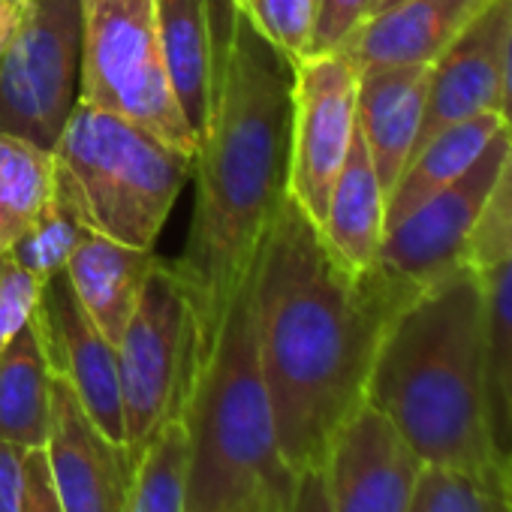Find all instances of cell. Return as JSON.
Returning a JSON list of instances; mask_svg holds the SVG:
<instances>
[{
	"mask_svg": "<svg viewBox=\"0 0 512 512\" xmlns=\"http://www.w3.org/2000/svg\"><path fill=\"white\" fill-rule=\"evenodd\" d=\"M241 4H244V0H241Z\"/></svg>",
	"mask_w": 512,
	"mask_h": 512,
	"instance_id": "cell-38",
	"label": "cell"
},
{
	"mask_svg": "<svg viewBox=\"0 0 512 512\" xmlns=\"http://www.w3.org/2000/svg\"><path fill=\"white\" fill-rule=\"evenodd\" d=\"M79 103L124 115L196 157V136L181 115L163 64L157 0H82Z\"/></svg>",
	"mask_w": 512,
	"mask_h": 512,
	"instance_id": "cell-6",
	"label": "cell"
},
{
	"mask_svg": "<svg viewBox=\"0 0 512 512\" xmlns=\"http://www.w3.org/2000/svg\"><path fill=\"white\" fill-rule=\"evenodd\" d=\"M115 350L124 449L136 461L157 428L181 413L202 350L193 305L169 263L157 260L148 272L139 305Z\"/></svg>",
	"mask_w": 512,
	"mask_h": 512,
	"instance_id": "cell-7",
	"label": "cell"
},
{
	"mask_svg": "<svg viewBox=\"0 0 512 512\" xmlns=\"http://www.w3.org/2000/svg\"><path fill=\"white\" fill-rule=\"evenodd\" d=\"M293 82V61L253 25L241 4L211 121L196 148L190 232L169 263L193 305L202 347L253 269L287 196Z\"/></svg>",
	"mask_w": 512,
	"mask_h": 512,
	"instance_id": "cell-2",
	"label": "cell"
},
{
	"mask_svg": "<svg viewBox=\"0 0 512 512\" xmlns=\"http://www.w3.org/2000/svg\"><path fill=\"white\" fill-rule=\"evenodd\" d=\"M55 377H64L88 416L124 446V404L118 380V350L79 305L64 272L43 284L31 317Z\"/></svg>",
	"mask_w": 512,
	"mask_h": 512,
	"instance_id": "cell-11",
	"label": "cell"
},
{
	"mask_svg": "<svg viewBox=\"0 0 512 512\" xmlns=\"http://www.w3.org/2000/svg\"><path fill=\"white\" fill-rule=\"evenodd\" d=\"M157 31L172 94L199 145L211 121L229 40L217 28L211 0H157Z\"/></svg>",
	"mask_w": 512,
	"mask_h": 512,
	"instance_id": "cell-16",
	"label": "cell"
},
{
	"mask_svg": "<svg viewBox=\"0 0 512 512\" xmlns=\"http://www.w3.org/2000/svg\"><path fill=\"white\" fill-rule=\"evenodd\" d=\"M46 461L67 512H121L133 461L82 407L64 377L52 374V413L46 437Z\"/></svg>",
	"mask_w": 512,
	"mask_h": 512,
	"instance_id": "cell-13",
	"label": "cell"
},
{
	"mask_svg": "<svg viewBox=\"0 0 512 512\" xmlns=\"http://www.w3.org/2000/svg\"><path fill=\"white\" fill-rule=\"evenodd\" d=\"M509 142L512 130L503 127L485 154L455 184L437 190L383 232L374 269L389 284L413 296L467 266L473 229Z\"/></svg>",
	"mask_w": 512,
	"mask_h": 512,
	"instance_id": "cell-9",
	"label": "cell"
},
{
	"mask_svg": "<svg viewBox=\"0 0 512 512\" xmlns=\"http://www.w3.org/2000/svg\"><path fill=\"white\" fill-rule=\"evenodd\" d=\"M293 70L296 82L287 193L317 226H323L332 187L344 169L356 133L359 70L341 49L302 55Z\"/></svg>",
	"mask_w": 512,
	"mask_h": 512,
	"instance_id": "cell-10",
	"label": "cell"
},
{
	"mask_svg": "<svg viewBox=\"0 0 512 512\" xmlns=\"http://www.w3.org/2000/svg\"><path fill=\"white\" fill-rule=\"evenodd\" d=\"M395 4H401V0H374L371 16H374V13H380V10H389V7H395Z\"/></svg>",
	"mask_w": 512,
	"mask_h": 512,
	"instance_id": "cell-37",
	"label": "cell"
},
{
	"mask_svg": "<svg viewBox=\"0 0 512 512\" xmlns=\"http://www.w3.org/2000/svg\"><path fill=\"white\" fill-rule=\"evenodd\" d=\"M22 512H67L61 497H58V488H55V479H52V470H49L43 449H28Z\"/></svg>",
	"mask_w": 512,
	"mask_h": 512,
	"instance_id": "cell-31",
	"label": "cell"
},
{
	"mask_svg": "<svg viewBox=\"0 0 512 512\" xmlns=\"http://www.w3.org/2000/svg\"><path fill=\"white\" fill-rule=\"evenodd\" d=\"M491 0H401L368 16L341 46L353 67H431L485 10Z\"/></svg>",
	"mask_w": 512,
	"mask_h": 512,
	"instance_id": "cell-15",
	"label": "cell"
},
{
	"mask_svg": "<svg viewBox=\"0 0 512 512\" xmlns=\"http://www.w3.org/2000/svg\"><path fill=\"white\" fill-rule=\"evenodd\" d=\"M365 401L392 422L425 467L497 479L479 272L464 266L422 287L392 314Z\"/></svg>",
	"mask_w": 512,
	"mask_h": 512,
	"instance_id": "cell-3",
	"label": "cell"
},
{
	"mask_svg": "<svg viewBox=\"0 0 512 512\" xmlns=\"http://www.w3.org/2000/svg\"><path fill=\"white\" fill-rule=\"evenodd\" d=\"M43 296V281L16 263L7 250L0 253V347H7L16 332H22Z\"/></svg>",
	"mask_w": 512,
	"mask_h": 512,
	"instance_id": "cell-29",
	"label": "cell"
},
{
	"mask_svg": "<svg viewBox=\"0 0 512 512\" xmlns=\"http://www.w3.org/2000/svg\"><path fill=\"white\" fill-rule=\"evenodd\" d=\"M244 10L293 64L308 55L317 0H244Z\"/></svg>",
	"mask_w": 512,
	"mask_h": 512,
	"instance_id": "cell-28",
	"label": "cell"
},
{
	"mask_svg": "<svg viewBox=\"0 0 512 512\" xmlns=\"http://www.w3.org/2000/svg\"><path fill=\"white\" fill-rule=\"evenodd\" d=\"M187 509V431L181 413L166 419L133 461V479L121 512Z\"/></svg>",
	"mask_w": 512,
	"mask_h": 512,
	"instance_id": "cell-23",
	"label": "cell"
},
{
	"mask_svg": "<svg viewBox=\"0 0 512 512\" xmlns=\"http://www.w3.org/2000/svg\"><path fill=\"white\" fill-rule=\"evenodd\" d=\"M82 91V0H31L0 55V133L55 148Z\"/></svg>",
	"mask_w": 512,
	"mask_h": 512,
	"instance_id": "cell-8",
	"label": "cell"
},
{
	"mask_svg": "<svg viewBox=\"0 0 512 512\" xmlns=\"http://www.w3.org/2000/svg\"><path fill=\"white\" fill-rule=\"evenodd\" d=\"M503 127L506 121L500 112H485L434 133L422 148H416L386 199V229L437 190L455 184L485 154Z\"/></svg>",
	"mask_w": 512,
	"mask_h": 512,
	"instance_id": "cell-20",
	"label": "cell"
},
{
	"mask_svg": "<svg viewBox=\"0 0 512 512\" xmlns=\"http://www.w3.org/2000/svg\"><path fill=\"white\" fill-rule=\"evenodd\" d=\"M287 512H332L323 464H314V467H305L296 473V485H293Z\"/></svg>",
	"mask_w": 512,
	"mask_h": 512,
	"instance_id": "cell-33",
	"label": "cell"
},
{
	"mask_svg": "<svg viewBox=\"0 0 512 512\" xmlns=\"http://www.w3.org/2000/svg\"><path fill=\"white\" fill-rule=\"evenodd\" d=\"M371 7H374V0H317L308 55L341 49L344 40L371 16Z\"/></svg>",
	"mask_w": 512,
	"mask_h": 512,
	"instance_id": "cell-30",
	"label": "cell"
},
{
	"mask_svg": "<svg viewBox=\"0 0 512 512\" xmlns=\"http://www.w3.org/2000/svg\"><path fill=\"white\" fill-rule=\"evenodd\" d=\"M410 512H512L497 479L449 467H422Z\"/></svg>",
	"mask_w": 512,
	"mask_h": 512,
	"instance_id": "cell-26",
	"label": "cell"
},
{
	"mask_svg": "<svg viewBox=\"0 0 512 512\" xmlns=\"http://www.w3.org/2000/svg\"><path fill=\"white\" fill-rule=\"evenodd\" d=\"M28 10H31V0H0V55L13 43Z\"/></svg>",
	"mask_w": 512,
	"mask_h": 512,
	"instance_id": "cell-34",
	"label": "cell"
},
{
	"mask_svg": "<svg viewBox=\"0 0 512 512\" xmlns=\"http://www.w3.org/2000/svg\"><path fill=\"white\" fill-rule=\"evenodd\" d=\"M497 482H500L503 494L512 500V446L500 455V464H497Z\"/></svg>",
	"mask_w": 512,
	"mask_h": 512,
	"instance_id": "cell-36",
	"label": "cell"
},
{
	"mask_svg": "<svg viewBox=\"0 0 512 512\" xmlns=\"http://www.w3.org/2000/svg\"><path fill=\"white\" fill-rule=\"evenodd\" d=\"M428 73L431 67L425 64L374 67L359 73L356 124L386 199L416 151L428 103Z\"/></svg>",
	"mask_w": 512,
	"mask_h": 512,
	"instance_id": "cell-17",
	"label": "cell"
},
{
	"mask_svg": "<svg viewBox=\"0 0 512 512\" xmlns=\"http://www.w3.org/2000/svg\"><path fill=\"white\" fill-rule=\"evenodd\" d=\"M154 263V250L130 247L91 229H82V238L70 253L64 275L85 314L115 347L139 305Z\"/></svg>",
	"mask_w": 512,
	"mask_h": 512,
	"instance_id": "cell-18",
	"label": "cell"
},
{
	"mask_svg": "<svg viewBox=\"0 0 512 512\" xmlns=\"http://www.w3.org/2000/svg\"><path fill=\"white\" fill-rule=\"evenodd\" d=\"M320 232L329 250L350 272L365 275L374 269L380 241L386 232V190L377 178L359 124L344 169L332 187Z\"/></svg>",
	"mask_w": 512,
	"mask_h": 512,
	"instance_id": "cell-19",
	"label": "cell"
},
{
	"mask_svg": "<svg viewBox=\"0 0 512 512\" xmlns=\"http://www.w3.org/2000/svg\"><path fill=\"white\" fill-rule=\"evenodd\" d=\"M509 256H512V142L491 181L479 223L473 229L467 247V266L479 275H488L503 260H509Z\"/></svg>",
	"mask_w": 512,
	"mask_h": 512,
	"instance_id": "cell-27",
	"label": "cell"
},
{
	"mask_svg": "<svg viewBox=\"0 0 512 512\" xmlns=\"http://www.w3.org/2000/svg\"><path fill=\"white\" fill-rule=\"evenodd\" d=\"M422 467L392 422L365 401L323 458L332 512H410Z\"/></svg>",
	"mask_w": 512,
	"mask_h": 512,
	"instance_id": "cell-12",
	"label": "cell"
},
{
	"mask_svg": "<svg viewBox=\"0 0 512 512\" xmlns=\"http://www.w3.org/2000/svg\"><path fill=\"white\" fill-rule=\"evenodd\" d=\"M488 332V404L497 452L512 446V256L482 275Z\"/></svg>",
	"mask_w": 512,
	"mask_h": 512,
	"instance_id": "cell-24",
	"label": "cell"
},
{
	"mask_svg": "<svg viewBox=\"0 0 512 512\" xmlns=\"http://www.w3.org/2000/svg\"><path fill=\"white\" fill-rule=\"evenodd\" d=\"M506 22L509 0H491V7L431 64L428 103L416 148H422L434 133L458 121L485 112H500Z\"/></svg>",
	"mask_w": 512,
	"mask_h": 512,
	"instance_id": "cell-14",
	"label": "cell"
},
{
	"mask_svg": "<svg viewBox=\"0 0 512 512\" xmlns=\"http://www.w3.org/2000/svg\"><path fill=\"white\" fill-rule=\"evenodd\" d=\"M82 223L79 217L52 193L46 208L37 214V220L25 229V235L10 247L16 263L28 269L37 281H49L58 272H64L70 253L76 250L82 238Z\"/></svg>",
	"mask_w": 512,
	"mask_h": 512,
	"instance_id": "cell-25",
	"label": "cell"
},
{
	"mask_svg": "<svg viewBox=\"0 0 512 512\" xmlns=\"http://www.w3.org/2000/svg\"><path fill=\"white\" fill-rule=\"evenodd\" d=\"M52 413V368L34 323L0 347V440L43 449Z\"/></svg>",
	"mask_w": 512,
	"mask_h": 512,
	"instance_id": "cell-21",
	"label": "cell"
},
{
	"mask_svg": "<svg viewBox=\"0 0 512 512\" xmlns=\"http://www.w3.org/2000/svg\"><path fill=\"white\" fill-rule=\"evenodd\" d=\"M52 163L55 196L85 229L154 250L196 157L124 115L79 103L52 148Z\"/></svg>",
	"mask_w": 512,
	"mask_h": 512,
	"instance_id": "cell-5",
	"label": "cell"
},
{
	"mask_svg": "<svg viewBox=\"0 0 512 512\" xmlns=\"http://www.w3.org/2000/svg\"><path fill=\"white\" fill-rule=\"evenodd\" d=\"M55 193L52 151L0 133V253H7Z\"/></svg>",
	"mask_w": 512,
	"mask_h": 512,
	"instance_id": "cell-22",
	"label": "cell"
},
{
	"mask_svg": "<svg viewBox=\"0 0 512 512\" xmlns=\"http://www.w3.org/2000/svg\"><path fill=\"white\" fill-rule=\"evenodd\" d=\"M181 419L187 431L184 512H287L296 470L284 458L263 377L253 269L199 350Z\"/></svg>",
	"mask_w": 512,
	"mask_h": 512,
	"instance_id": "cell-4",
	"label": "cell"
},
{
	"mask_svg": "<svg viewBox=\"0 0 512 512\" xmlns=\"http://www.w3.org/2000/svg\"><path fill=\"white\" fill-rule=\"evenodd\" d=\"M410 293L377 269L356 275L287 193L253 263L256 338L287 464H323L335 434L365 404L371 365Z\"/></svg>",
	"mask_w": 512,
	"mask_h": 512,
	"instance_id": "cell-1",
	"label": "cell"
},
{
	"mask_svg": "<svg viewBox=\"0 0 512 512\" xmlns=\"http://www.w3.org/2000/svg\"><path fill=\"white\" fill-rule=\"evenodd\" d=\"M28 449L0 440V512H22Z\"/></svg>",
	"mask_w": 512,
	"mask_h": 512,
	"instance_id": "cell-32",
	"label": "cell"
},
{
	"mask_svg": "<svg viewBox=\"0 0 512 512\" xmlns=\"http://www.w3.org/2000/svg\"><path fill=\"white\" fill-rule=\"evenodd\" d=\"M500 115L512 130V0H509V22H506V64H503V100Z\"/></svg>",
	"mask_w": 512,
	"mask_h": 512,
	"instance_id": "cell-35",
	"label": "cell"
}]
</instances>
